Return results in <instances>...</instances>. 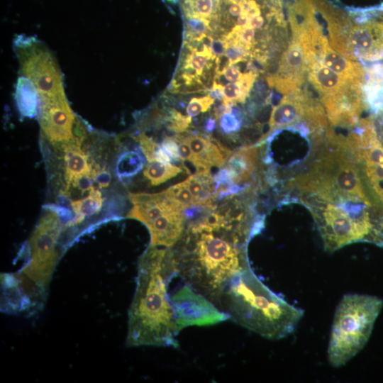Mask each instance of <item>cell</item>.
<instances>
[{"label": "cell", "instance_id": "6da1fadb", "mask_svg": "<svg viewBox=\"0 0 383 383\" xmlns=\"http://www.w3.org/2000/svg\"><path fill=\"white\" fill-rule=\"evenodd\" d=\"M176 244L172 250L177 275L217 307L231 279L250 267L248 243L223 227L189 223Z\"/></svg>", "mask_w": 383, "mask_h": 383}, {"label": "cell", "instance_id": "7a4b0ae2", "mask_svg": "<svg viewBox=\"0 0 383 383\" xmlns=\"http://www.w3.org/2000/svg\"><path fill=\"white\" fill-rule=\"evenodd\" d=\"M175 276L172 248L149 245L138 261L136 288L128 310L127 346L179 347L174 312L167 293Z\"/></svg>", "mask_w": 383, "mask_h": 383}, {"label": "cell", "instance_id": "3957f363", "mask_svg": "<svg viewBox=\"0 0 383 383\" xmlns=\"http://www.w3.org/2000/svg\"><path fill=\"white\" fill-rule=\"evenodd\" d=\"M218 308L237 324L271 340L292 333L304 315L301 309L264 284L250 267L228 283Z\"/></svg>", "mask_w": 383, "mask_h": 383}, {"label": "cell", "instance_id": "277c9868", "mask_svg": "<svg viewBox=\"0 0 383 383\" xmlns=\"http://www.w3.org/2000/svg\"><path fill=\"white\" fill-rule=\"evenodd\" d=\"M383 306L376 296L347 294L335 309L328 347L333 367L346 364L365 345Z\"/></svg>", "mask_w": 383, "mask_h": 383}, {"label": "cell", "instance_id": "5b68a950", "mask_svg": "<svg viewBox=\"0 0 383 383\" xmlns=\"http://www.w3.org/2000/svg\"><path fill=\"white\" fill-rule=\"evenodd\" d=\"M57 206L45 209L27 243L28 259L20 272L48 293L55 268L62 255L64 231Z\"/></svg>", "mask_w": 383, "mask_h": 383}, {"label": "cell", "instance_id": "8992f818", "mask_svg": "<svg viewBox=\"0 0 383 383\" xmlns=\"http://www.w3.org/2000/svg\"><path fill=\"white\" fill-rule=\"evenodd\" d=\"M170 301L177 334L190 326H209L229 319L227 313L188 284L177 289L170 296Z\"/></svg>", "mask_w": 383, "mask_h": 383}, {"label": "cell", "instance_id": "52a82bcc", "mask_svg": "<svg viewBox=\"0 0 383 383\" xmlns=\"http://www.w3.org/2000/svg\"><path fill=\"white\" fill-rule=\"evenodd\" d=\"M82 140L76 138L70 143L56 147V152L62 160L64 186L62 192L70 196L72 189L84 194L95 187L94 183L96 172L94 169L95 160L82 148Z\"/></svg>", "mask_w": 383, "mask_h": 383}, {"label": "cell", "instance_id": "ba28073f", "mask_svg": "<svg viewBox=\"0 0 383 383\" xmlns=\"http://www.w3.org/2000/svg\"><path fill=\"white\" fill-rule=\"evenodd\" d=\"M1 306L4 311L30 313L41 307L47 292L23 274H1Z\"/></svg>", "mask_w": 383, "mask_h": 383}, {"label": "cell", "instance_id": "9c48e42d", "mask_svg": "<svg viewBox=\"0 0 383 383\" xmlns=\"http://www.w3.org/2000/svg\"><path fill=\"white\" fill-rule=\"evenodd\" d=\"M193 155L192 165L196 172L210 171L212 167H221L231 155V151L211 135L184 132Z\"/></svg>", "mask_w": 383, "mask_h": 383}, {"label": "cell", "instance_id": "30bf717a", "mask_svg": "<svg viewBox=\"0 0 383 383\" xmlns=\"http://www.w3.org/2000/svg\"><path fill=\"white\" fill-rule=\"evenodd\" d=\"M129 199L133 206L127 218L138 220L146 227L167 212L182 211L167 199L164 191L153 194L130 193Z\"/></svg>", "mask_w": 383, "mask_h": 383}, {"label": "cell", "instance_id": "8fae6325", "mask_svg": "<svg viewBox=\"0 0 383 383\" xmlns=\"http://www.w3.org/2000/svg\"><path fill=\"white\" fill-rule=\"evenodd\" d=\"M183 211L167 212L147 226L150 235V246L172 248L185 230Z\"/></svg>", "mask_w": 383, "mask_h": 383}, {"label": "cell", "instance_id": "7c38bea8", "mask_svg": "<svg viewBox=\"0 0 383 383\" xmlns=\"http://www.w3.org/2000/svg\"><path fill=\"white\" fill-rule=\"evenodd\" d=\"M73 118L65 106L48 108L42 116L43 130L52 146L56 147L73 140L71 131Z\"/></svg>", "mask_w": 383, "mask_h": 383}, {"label": "cell", "instance_id": "4fadbf2b", "mask_svg": "<svg viewBox=\"0 0 383 383\" xmlns=\"http://www.w3.org/2000/svg\"><path fill=\"white\" fill-rule=\"evenodd\" d=\"M259 165V149L244 146L230 155L225 163L232 184H246L252 179Z\"/></svg>", "mask_w": 383, "mask_h": 383}, {"label": "cell", "instance_id": "5bb4252c", "mask_svg": "<svg viewBox=\"0 0 383 383\" xmlns=\"http://www.w3.org/2000/svg\"><path fill=\"white\" fill-rule=\"evenodd\" d=\"M194 196L195 205L213 206L218 197L219 186L209 171L196 172L185 179Z\"/></svg>", "mask_w": 383, "mask_h": 383}, {"label": "cell", "instance_id": "9a60e30c", "mask_svg": "<svg viewBox=\"0 0 383 383\" xmlns=\"http://www.w3.org/2000/svg\"><path fill=\"white\" fill-rule=\"evenodd\" d=\"M15 100L20 114L28 118H34L38 113V95L35 86L28 78L18 79Z\"/></svg>", "mask_w": 383, "mask_h": 383}, {"label": "cell", "instance_id": "2e32d148", "mask_svg": "<svg viewBox=\"0 0 383 383\" xmlns=\"http://www.w3.org/2000/svg\"><path fill=\"white\" fill-rule=\"evenodd\" d=\"M104 201L102 193L95 187L88 192L87 196L71 201L70 206L74 217L68 226L78 225L86 218L98 214L103 206Z\"/></svg>", "mask_w": 383, "mask_h": 383}, {"label": "cell", "instance_id": "e0dca14e", "mask_svg": "<svg viewBox=\"0 0 383 383\" xmlns=\"http://www.w3.org/2000/svg\"><path fill=\"white\" fill-rule=\"evenodd\" d=\"M182 169H185L186 172H189L183 165L177 166L170 162H149L143 170V176L150 185L157 186L176 177L182 172Z\"/></svg>", "mask_w": 383, "mask_h": 383}, {"label": "cell", "instance_id": "ac0fdd59", "mask_svg": "<svg viewBox=\"0 0 383 383\" xmlns=\"http://www.w3.org/2000/svg\"><path fill=\"white\" fill-rule=\"evenodd\" d=\"M298 115V109L290 101H283L272 111L270 118V131L273 129L289 125Z\"/></svg>", "mask_w": 383, "mask_h": 383}, {"label": "cell", "instance_id": "d6986e66", "mask_svg": "<svg viewBox=\"0 0 383 383\" xmlns=\"http://www.w3.org/2000/svg\"><path fill=\"white\" fill-rule=\"evenodd\" d=\"M164 192L167 199L182 211L195 205L194 196L185 180L169 187Z\"/></svg>", "mask_w": 383, "mask_h": 383}, {"label": "cell", "instance_id": "ffe728a7", "mask_svg": "<svg viewBox=\"0 0 383 383\" xmlns=\"http://www.w3.org/2000/svg\"><path fill=\"white\" fill-rule=\"evenodd\" d=\"M142 165L138 154L133 152H126L118 161L117 172L121 177H128L137 172Z\"/></svg>", "mask_w": 383, "mask_h": 383}, {"label": "cell", "instance_id": "44dd1931", "mask_svg": "<svg viewBox=\"0 0 383 383\" xmlns=\"http://www.w3.org/2000/svg\"><path fill=\"white\" fill-rule=\"evenodd\" d=\"M168 113L165 121L169 131L178 134L189 130L192 125V117L183 115L174 108L170 109Z\"/></svg>", "mask_w": 383, "mask_h": 383}, {"label": "cell", "instance_id": "7402d4cb", "mask_svg": "<svg viewBox=\"0 0 383 383\" xmlns=\"http://www.w3.org/2000/svg\"><path fill=\"white\" fill-rule=\"evenodd\" d=\"M372 31L373 30L371 28H360L356 30L353 32L351 37L352 43L358 50L365 52H371L376 45L380 47L376 44V39Z\"/></svg>", "mask_w": 383, "mask_h": 383}, {"label": "cell", "instance_id": "603a6c76", "mask_svg": "<svg viewBox=\"0 0 383 383\" xmlns=\"http://www.w3.org/2000/svg\"><path fill=\"white\" fill-rule=\"evenodd\" d=\"M219 131L223 135H235L241 129L243 121L232 111L223 113L217 118Z\"/></svg>", "mask_w": 383, "mask_h": 383}, {"label": "cell", "instance_id": "cb8c5ba5", "mask_svg": "<svg viewBox=\"0 0 383 383\" xmlns=\"http://www.w3.org/2000/svg\"><path fill=\"white\" fill-rule=\"evenodd\" d=\"M215 99L209 94L201 97H192L187 106L186 112L189 116L195 117L209 111Z\"/></svg>", "mask_w": 383, "mask_h": 383}, {"label": "cell", "instance_id": "d4e9b609", "mask_svg": "<svg viewBox=\"0 0 383 383\" xmlns=\"http://www.w3.org/2000/svg\"><path fill=\"white\" fill-rule=\"evenodd\" d=\"M318 84L325 90L334 89L340 86V79L336 72L328 67L319 68L316 74Z\"/></svg>", "mask_w": 383, "mask_h": 383}, {"label": "cell", "instance_id": "484cf974", "mask_svg": "<svg viewBox=\"0 0 383 383\" xmlns=\"http://www.w3.org/2000/svg\"><path fill=\"white\" fill-rule=\"evenodd\" d=\"M134 138L138 142L140 149L148 162L155 161L160 145L143 133H139Z\"/></svg>", "mask_w": 383, "mask_h": 383}, {"label": "cell", "instance_id": "4316f807", "mask_svg": "<svg viewBox=\"0 0 383 383\" xmlns=\"http://www.w3.org/2000/svg\"><path fill=\"white\" fill-rule=\"evenodd\" d=\"M324 63L336 73H345L350 67L345 58L332 51H328L325 54Z\"/></svg>", "mask_w": 383, "mask_h": 383}, {"label": "cell", "instance_id": "83f0119b", "mask_svg": "<svg viewBox=\"0 0 383 383\" xmlns=\"http://www.w3.org/2000/svg\"><path fill=\"white\" fill-rule=\"evenodd\" d=\"M184 29L197 33L209 34V22L206 18L197 16L182 17Z\"/></svg>", "mask_w": 383, "mask_h": 383}, {"label": "cell", "instance_id": "f1b7e54d", "mask_svg": "<svg viewBox=\"0 0 383 383\" xmlns=\"http://www.w3.org/2000/svg\"><path fill=\"white\" fill-rule=\"evenodd\" d=\"M160 145L169 155L172 160L183 162L179 155V145L174 136L165 137Z\"/></svg>", "mask_w": 383, "mask_h": 383}, {"label": "cell", "instance_id": "f546056e", "mask_svg": "<svg viewBox=\"0 0 383 383\" xmlns=\"http://www.w3.org/2000/svg\"><path fill=\"white\" fill-rule=\"evenodd\" d=\"M209 60V59L204 55L193 53L185 63L177 65V67L189 65L195 70L198 75L200 76L203 73Z\"/></svg>", "mask_w": 383, "mask_h": 383}, {"label": "cell", "instance_id": "4dcf8cb0", "mask_svg": "<svg viewBox=\"0 0 383 383\" xmlns=\"http://www.w3.org/2000/svg\"><path fill=\"white\" fill-rule=\"evenodd\" d=\"M286 61L291 68L299 67L302 62V56L299 50L292 48L287 54Z\"/></svg>", "mask_w": 383, "mask_h": 383}, {"label": "cell", "instance_id": "1f68e13d", "mask_svg": "<svg viewBox=\"0 0 383 383\" xmlns=\"http://www.w3.org/2000/svg\"><path fill=\"white\" fill-rule=\"evenodd\" d=\"M211 51L213 56L219 57L226 54V43L222 38H215L211 43Z\"/></svg>", "mask_w": 383, "mask_h": 383}, {"label": "cell", "instance_id": "d6a6232c", "mask_svg": "<svg viewBox=\"0 0 383 383\" xmlns=\"http://www.w3.org/2000/svg\"><path fill=\"white\" fill-rule=\"evenodd\" d=\"M223 74L226 80L230 82H237L240 79L242 74L235 65H229L223 71Z\"/></svg>", "mask_w": 383, "mask_h": 383}, {"label": "cell", "instance_id": "836d02e7", "mask_svg": "<svg viewBox=\"0 0 383 383\" xmlns=\"http://www.w3.org/2000/svg\"><path fill=\"white\" fill-rule=\"evenodd\" d=\"M208 94L214 99L223 100V86L214 81L212 87L209 90Z\"/></svg>", "mask_w": 383, "mask_h": 383}, {"label": "cell", "instance_id": "e575fe53", "mask_svg": "<svg viewBox=\"0 0 383 383\" xmlns=\"http://www.w3.org/2000/svg\"><path fill=\"white\" fill-rule=\"evenodd\" d=\"M216 125L217 120L213 114L208 117L204 122V133L211 135V133L214 131Z\"/></svg>", "mask_w": 383, "mask_h": 383}, {"label": "cell", "instance_id": "d590c367", "mask_svg": "<svg viewBox=\"0 0 383 383\" xmlns=\"http://www.w3.org/2000/svg\"><path fill=\"white\" fill-rule=\"evenodd\" d=\"M265 18L263 15L255 16L250 19L249 27L252 28H260L264 25Z\"/></svg>", "mask_w": 383, "mask_h": 383}]
</instances>
